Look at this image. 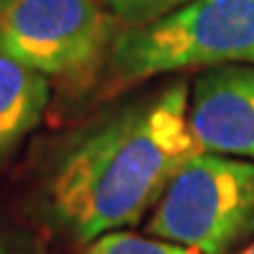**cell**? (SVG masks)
<instances>
[{"label":"cell","instance_id":"6da1fadb","mask_svg":"<svg viewBox=\"0 0 254 254\" xmlns=\"http://www.w3.org/2000/svg\"><path fill=\"white\" fill-rule=\"evenodd\" d=\"M184 80L116 113L71 146L50 177L47 202L78 243L132 226L160 200L190 155L202 151L189 125Z\"/></svg>","mask_w":254,"mask_h":254},{"label":"cell","instance_id":"7a4b0ae2","mask_svg":"<svg viewBox=\"0 0 254 254\" xmlns=\"http://www.w3.org/2000/svg\"><path fill=\"white\" fill-rule=\"evenodd\" d=\"M254 66V0H190L151 24L120 28L109 85L123 87L184 68Z\"/></svg>","mask_w":254,"mask_h":254},{"label":"cell","instance_id":"3957f363","mask_svg":"<svg viewBox=\"0 0 254 254\" xmlns=\"http://www.w3.org/2000/svg\"><path fill=\"white\" fill-rule=\"evenodd\" d=\"M146 231L200 254H236L254 240V160L198 151L179 167Z\"/></svg>","mask_w":254,"mask_h":254},{"label":"cell","instance_id":"277c9868","mask_svg":"<svg viewBox=\"0 0 254 254\" xmlns=\"http://www.w3.org/2000/svg\"><path fill=\"white\" fill-rule=\"evenodd\" d=\"M99 0H0V50L47 78L87 82L118 36Z\"/></svg>","mask_w":254,"mask_h":254},{"label":"cell","instance_id":"5b68a950","mask_svg":"<svg viewBox=\"0 0 254 254\" xmlns=\"http://www.w3.org/2000/svg\"><path fill=\"white\" fill-rule=\"evenodd\" d=\"M189 125L202 151L254 160V66L231 64L195 78Z\"/></svg>","mask_w":254,"mask_h":254},{"label":"cell","instance_id":"8992f818","mask_svg":"<svg viewBox=\"0 0 254 254\" xmlns=\"http://www.w3.org/2000/svg\"><path fill=\"white\" fill-rule=\"evenodd\" d=\"M50 101V78L0 50V155L40 123Z\"/></svg>","mask_w":254,"mask_h":254},{"label":"cell","instance_id":"52a82bcc","mask_svg":"<svg viewBox=\"0 0 254 254\" xmlns=\"http://www.w3.org/2000/svg\"><path fill=\"white\" fill-rule=\"evenodd\" d=\"M82 254H200L190 247L177 245L163 238H146L129 231H109L87 243Z\"/></svg>","mask_w":254,"mask_h":254},{"label":"cell","instance_id":"ba28073f","mask_svg":"<svg viewBox=\"0 0 254 254\" xmlns=\"http://www.w3.org/2000/svg\"><path fill=\"white\" fill-rule=\"evenodd\" d=\"M99 2L111 14H116L123 24L141 26L160 17H167L170 12L179 9L190 0H99Z\"/></svg>","mask_w":254,"mask_h":254},{"label":"cell","instance_id":"9c48e42d","mask_svg":"<svg viewBox=\"0 0 254 254\" xmlns=\"http://www.w3.org/2000/svg\"><path fill=\"white\" fill-rule=\"evenodd\" d=\"M236 254H254V240H252V243H250L247 247H243L240 252H236Z\"/></svg>","mask_w":254,"mask_h":254},{"label":"cell","instance_id":"30bf717a","mask_svg":"<svg viewBox=\"0 0 254 254\" xmlns=\"http://www.w3.org/2000/svg\"><path fill=\"white\" fill-rule=\"evenodd\" d=\"M0 254H9V252H7V250H5L2 245H0Z\"/></svg>","mask_w":254,"mask_h":254}]
</instances>
